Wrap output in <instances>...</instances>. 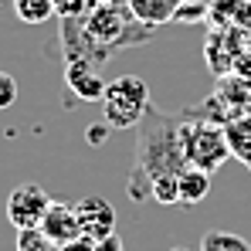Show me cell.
<instances>
[{"instance_id":"cell-9","label":"cell","mask_w":251,"mask_h":251,"mask_svg":"<svg viewBox=\"0 0 251 251\" xmlns=\"http://www.w3.org/2000/svg\"><path fill=\"white\" fill-rule=\"evenodd\" d=\"M210 194V173L197 167H183L176 173V204H201Z\"/></svg>"},{"instance_id":"cell-11","label":"cell","mask_w":251,"mask_h":251,"mask_svg":"<svg viewBox=\"0 0 251 251\" xmlns=\"http://www.w3.org/2000/svg\"><path fill=\"white\" fill-rule=\"evenodd\" d=\"M197 251H251V241L248 238H241V234H234V231H207L204 238H201V248Z\"/></svg>"},{"instance_id":"cell-17","label":"cell","mask_w":251,"mask_h":251,"mask_svg":"<svg viewBox=\"0 0 251 251\" xmlns=\"http://www.w3.org/2000/svg\"><path fill=\"white\" fill-rule=\"evenodd\" d=\"M92 251H126V245H123V238L112 231L109 238H99V241L92 245Z\"/></svg>"},{"instance_id":"cell-16","label":"cell","mask_w":251,"mask_h":251,"mask_svg":"<svg viewBox=\"0 0 251 251\" xmlns=\"http://www.w3.org/2000/svg\"><path fill=\"white\" fill-rule=\"evenodd\" d=\"M17 92H21V88H17V78L7 75V72H0V112L17 102Z\"/></svg>"},{"instance_id":"cell-10","label":"cell","mask_w":251,"mask_h":251,"mask_svg":"<svg viewBox=\"0 0 251 251\" xmlns=\"http://www.w3.org/2000/svg\"><path fill=\"white\" fill-rule=\"evenodd\" d=\"M180 3L183 0H129V10L143 24H163V21H173Z\"/></svg>"},{"instance_id":"cell-13","label":"cell","mask_w":251,"mask_h":251,"mask_svg":"<svg viewBox=\"0 0 251 251\" xmlns=\"http://www.w3.org/2000/svg\"><path fill=\"white\" fill-rule=\"evenodd\" d=\"M227 129V143H231V153L238 160H245L251 167V119H241V123L224 126Z\"/></svg>"},{"instance_id":"cell-4","label":"cell","mask_w":251,"mask_h":251,"mask_svg":"<svg viewBox=\"0 0 251 251\" xmlns=\"http://www.w3.org/2000/svg\"><path fill=\"white\" fill-rule=\"evenodd\" d=\"M132 21H139V17H136L132 10H123L119 3H99V7H92V14L85 17V31H88V38H95L102 48L116 51V48H123V44L136 41V38H129V24H132Z\"/></svg>"},{"instance_id":"cell-12","label":"cell","mask_w":251,"mask_h":251,"mask_svg":"<svg viewBox=\"0 0 251 251\" xmlns=\"http://www.w3.org/2000/svg\"><path fill=\"white\" fill-rule=\"evenodd\" d=\"M14 10L24 24H44L51 21L58 10H54V0H14Z\"/></svg>"},{"instance_id":"cell-5","label":"cell","mask_w":251,"mask_h":251,"mask_svg":"<svg viewBox=\"0 0 251 251\" xmlns=\"http://www.w3.org/2000/svg\"><path fill=\"white\" fill-rule=\"evenodd\" d=\"M48 207H51V194L41 183H17L7 197V221L17 231H31V227H41Z\"/></svg>"},{"instance_id":"cell-20","label":"cell","mask_w":251,"mask_h":251,"mask_svg":"<svg viewBox=\"0 0 251 251\" xmlns=\"http://www.w3.org/2000/svg\"><path fill=\"white\" fill-rule=\"evenodd\" d=\"M170 251H190V248H170Z\"/></svg>"},{"instance_id":"cell-18","label":"cell","mask_w":251,"mask_h":251,"mask_svg":"<svg viewBox=\"0 0 251 251\" xmlns=\"http://www.w3.org/2000/svg\"><path fill=\"white\" fill-rule=\"evenodd\" d=\"M109 129H112V126L105 123V119H102V123H95V126H88V143H92V146H102V143H105V136H109Z\"/></svg>"},{"instance_id":"cell-19","label":"cell","mask_w":251,"mask_h":251,"mask_svg":"<svg viewBox=\"0 0 251 251\" xmlns=\"http://www.w3.org/2000/svg\"><path fill=\"white\" fill-rule=\"evenodd\" d=\"M238 72H241V75H248V78H251V54H245V58L238 61Z\"/></svg>"},{"instance_id":"cell-14","label":"cell","mask_w":251,"mask_h":251,"mask_svg":"<svg viewBox=\"0 0 251 251\" xmlns=\"http://www.w3.org/2000/svg\"><path fill=\"white\" fill-rule=\"evenodd\" d=\"M17 251H61L54 241H48L38 227L31 231H17Z\"/></svg>"},{"instance_id":"cell-2","label":"cell","mask_w":251,"mask_h":251,"mask_svg":"<svg viewBox=\"0 0 251 251\" xmlns=\"http://www.w3.org/2000/svg\"><path fill=\"white\" fill-rule=\"evenodd\" d=\"M180 139H183L187 167L214 173L217 167H224L234 156L231 153V143H227V129H221L214 119H190V112H183Z\"/></svg>"},{"instance_id":"cell-1","label":"cell","mask_w":251,"mask_h":251,"mask_svg":"<svg viewBox=\"0 0 251 251\" xmlns=\"http://www.w3.org/2000/svg\"><path fill=\"white\" fill-rule=\"evenodd\" d=\"M180 123H183V116H170V112H160L156 105H150L143 123L136 126L139 129V146H136V160H132V176L126 183L132 201L153 197V180L176 176L187 167Z\"/></svg>"},{"instance_id":"cell-6","label":"cell","mask_w":251,"mask_h":251,"mask_svg":"<svg viewBox=\"0 0 251 251\" xmlns=\"http://www.w3.org/2000/svg\"><path fill=\"white\" fill-rule=\"evenodd\" d=\"M38 231H41L48 241H54L58 248H65V245L85 238L82 221H78V214H75V204H58V201H51V207H48V214H44Z\"/></svg>"},{"instance_id":"cell-7","label":"cell","mask_w":251,"mask_h":251,"mask_svg":"<svg viewBox=\"0 0 251 251\" xmlns=\"http://www.w3.org/2000/svg\"><path fill=\"white\" fill-rule=\"evenodd\" d=\"M75 214L82 221V234L92 238V241L109 238L112 227H116V210H112L109 201H102V197H85V201H78L75 204Z\"/></svg>"},{"instance_id":"cell-15","label":"cell","mask_w":251,"mask_h":251,"mask_svg":"<svg viewBox=\"0 0 251 251\" xmlns=\"http://www.w3.org/2000/svg\"><path fill=\"white\" fill-rule=\"evenodd\" d=\"M204 17H210V7L207 3H190V0H183L176 7V14H173L176 24H201Z\"/></svg>"},{"instance_id":"cell-8","label":"cell","mask_w":251,"mask_h":251,"mask_svg":"<svg viewBox=\"0 0 251 251\" xmlns=\"http://www.w3.org/2000/svg\"><path fill=\"white\" fill-rule=\"evenodd\" d=\"M65 82L82 102H102L105 85H109V82H102V75L88 61H65Z\"/></svg>"},{"instance_id":"cell-3","label":"cell","mask_w":251,"mask_h":251,"mask_svg":"<svg viewBox=\"0 0 251 251\" xmlns=\"http://www.w3.org/2000/svg\"><path fill=\"white\" fill-rule=\"evenodd\" d=\"M150 85L139 75H119L105 85L102 95V119L112 129H136L150 109Z\"/></svg>"}]
</instances>
